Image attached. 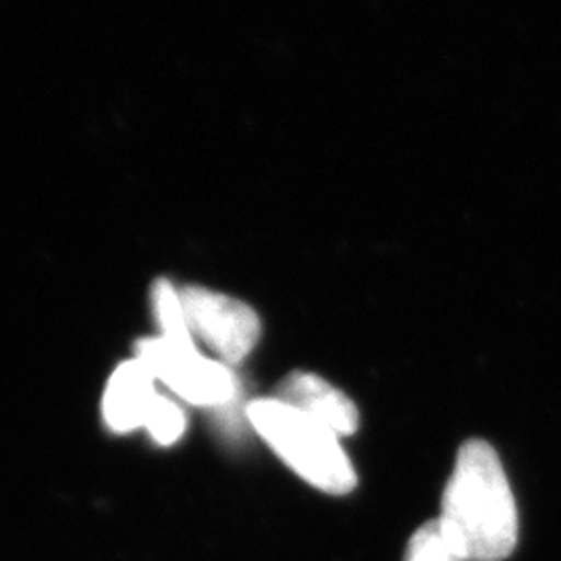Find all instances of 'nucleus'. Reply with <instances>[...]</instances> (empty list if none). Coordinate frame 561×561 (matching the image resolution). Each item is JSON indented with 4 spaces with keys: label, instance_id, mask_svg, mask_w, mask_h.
Here are the masks:
<instances>
[{
    "label": "nucleus",
    "instance_id": "obj_5",
    "mask_svg": "<svg viewBox=\"0 0 561 561\" xmlns=\"http://www.w3.org/2000/svg\"><path fill=\"white\" fill-rule=\"evenodd\" d=\"M275 400L321 422L337 435H354L360 426V414L354 401L312 373H289L277 385Z\"/></svg>",
    "mask_w": 561,
    "mask_h": 561
},
{
    "label": "nucleus",
    "instance_id": "obj_3",
    "mask_svg": "<svg viewBox=\"0 0 561 561\" xmlns=\"http://www.w3.org/2000/svg\"><path fill=\"white\" fill-rule=\"evenodd\" d=\"M136 358L192 405H227L236 398L238 381L227 364L204 358L196 345H180L164 337L136 343Z\"/></svg>",
    "mask_w": 561,
    "mask_h": 561
},
{
    "label": "nucleus",
    "instance_id": "obj_9",
    "mask_svg": "<svg viewBox=\"0 0 561 561\" xmlns=\"http://www.w3.org/2000/svg\"><path fill=\"white\" fill-rule=\"evenodd\" d=\"M144 426L159 445H173L180 442L185 431V416L178 403H173L164 396H159Z\"/></svg>",
    "mask_w": 561,
    "mask_h": 561
},
{
    "label": "nucleus",
    "instance_id": "obj_8",
    "mask_svg": "<svg viewBox=\"0 0 561 561\" xmlns=\"http://www.w3.org/2000/svg\"><path fill=\"white\" fill-rule=\"evenodd\" d=\"M405 561H466L447 545L439 520L421 526L405 549Z\"/></svg>",
    "mask_w": 561,
    "mask_h": 561
},
{
    "label": "nucleus",
    "instance_id": "obj_4",
    "mask_svg": "<svg viewBox=\"0 0 561 561\" xmlns=\"http://www.w3.org/2000/svg\"><path fill=\"white\" fill-rule=\"evenodd\" d=\"M180 298L194 340L222 364H240L261 341V319L245 301L196 285L180 289Z\"/></svg>",
    "mask_w": 561,
    "mask_h": 561
},
{
    "label": "nucleus",
    "instance_id": "obj_1",
    "mask_svg": "<svg viewBox=\"0 0 561 561\" xmlns=\"http://www.w3.org/2000/svg\"><path fill=\"white\" fill-rule=\"evenodd\" d=\"M443 537L466 561H503L518 542V510L497 451L463 443L442 502Z\"/></svg>",
    "mask_w": 561,
    "mask_h": 561
},
{
    "label": "nucleus",
    "instance_id": "obj_6",
    "mask_svg": "<svg viewBox=\"0 0 561 561\" xmlns=\"http://www.w3.org/2000/svg\"><path fill=\"white\" fill-rule=\"evenodd\" d=\"M157 398L150 370L138 358L123 362L106 382L102 400L104 421L115 433H129L146 424Z\"/></svg>",
    "mask_w": 561,
    "mask_h": 561
},
{
    "label": "nucleus",
    "instance_id": "obj_7",
    "mask_svg": "<svg viewBox=\"0 0 561 561\" xmlns=\"http://www.w3.org/2000/svg\"><path fill=\"white\" fill-rule=\"evenodd\" d=\"M152 308L161 327V337L180 343V345H196L194 335L185 321L180 289H175L169 280H157L152 287Z\"/></svg>",
    "mask_w": 561,
    "mask_h": 561
},
{
    "label": "nucleus",
    "instance_id": "obj_2",
    "mask_svg": "<svg viewBox=\"0 0 561 561\" xmlns=\"http://www.w3.org/2000/svg\"><path fill=\"white\" fill-rule=\"evenodd\" d=\"M248 421L304 481L329 495L354 491L356 470L341 447L340 435L329 426L275 398L252 401Z\"/></svg>",
    "mask_w": 561,
    "mask_h": 561
}]
</instances>
